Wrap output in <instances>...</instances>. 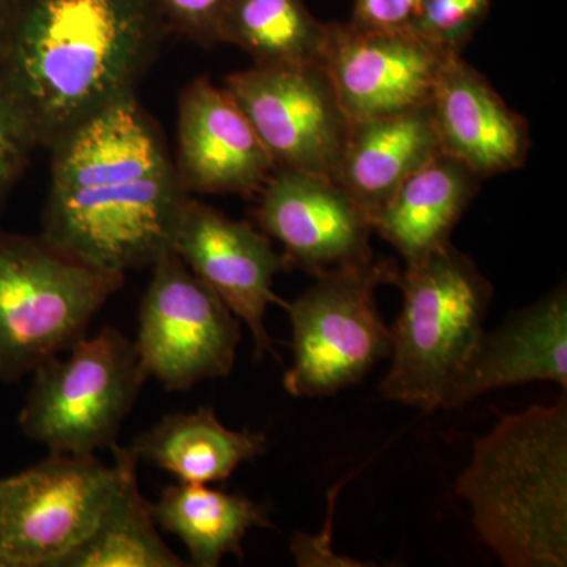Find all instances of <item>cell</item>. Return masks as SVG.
<instances>
[{"instance_id": "5bb4252c", "label": "cell", "mask_w": 567, "mask_h": 567, "mask_svg": "<svg viewBox=\"0 0 567 567\" xmlns=\"http://www.w3.org/2000/svg\"><path fill=\"white\" fill-rule=\"evenodd\" d=\"M174 164L188 194H259L276 171L234 96L207 78L182 92Z\"/></svg>"}, {"instance_id": "3957f363", "label": "cell", "mask_w": 567, "mask_h": 567, "mask_svg": "<svg viewBox=\"0 0 567 567\" xmlns=\"http://www.w3.org/2000/svg\"><path fill=\"white\" fill-rule=\"evenodd\" d=\"M457 495L507 567L567 565V402L499 416L477 436Z\"/></svg>"}, {"instance_id": "4316f807", "label": "cell", "mask_w": 567, "mask_h": 567, "mask_svg": "<svg viewBox=\"0 0 567 567\" xmlns=\"http://www.w3.org/2000/svg\"><path fill=\"white\" fill-rule=\"evenodd\" d=\"M11 0H0V40H2L3 29H6L7 18H9Z\"/></svg>"}, {"instance_id": "ffe728a7", "label": "cell", "mask_w": 567, "mask_h": 567, "mask_svg": "<svg viewBox=\"0 0 567 567\" xmlns=\"http://www.w3.org/2000/svg\"><path fill=\"white\" fill-rule=\"evenodd\" d=\"M151 511L156 527L178 537L197 567L219 566L226 555L244 559L246 535L271 525L264 505L208 484L164 487Z\"/></svg>"}, {"instance_id": "7402d4cb", "label": "cell", "mask_w": 567, "mask_h": 567, "mask_svg": "<svg viewBox=\"0 0 567 567\" xmlns=\"http://www.w3.org/2000/svg\"><path fill=\"white\" fill-rule=\"evenodd\" d=\"M328 24L312 17L303 0H233L219 43L240 48L254 66L320 65Z\"/></svg>"}, {"instance_id": "484cf974", "label": "cell", "mask_w": 567, "mask_h": 567, "mask_svg": "<svg viewBox=\"0 0 567 567\" xmlns=\"http://www.w3.org/2000/svg\"><path fill=\"white\" fill-rule=\"evenodd\" d=\"M420 0H354L350 24L364 31H413Z\"/></svg>"}, {"instance_id": "9a60e30c", "label": "cell", "mask_w": 567, "mask_h": 567, "mask_svg": "<svg viewBox=\"0 0 567 567\" xmlns=\"http://www.w3.org/2000/svg\"><path fill=\"white\" fill-rule=\"evenodd\" d=\"M429 111L442 152L480 178L511 173L527 159V122L461 54L443 63Z\"/></svg>"}, {"instance_id": "4fadbf2b", "label": "cell", "mask_w": 567, "mask_h": 567, "mask_svg": "<svg viewBox=\"0 0 567 567\" xmlns=\"http://www.w3.org/2000/svg\"><path fill=\"white\" fill-rule=\"evenodd\" d=\"M257 226L290 267L319 276L372 259L371 219L333 178L276 169L259 192Z\"/></svg>"}, {"instance_id": "ac0fdd59", "label": "cell", "mask_w": 567, "mask_h": 567, "mask_svg": "<svg viewBox=\"0 0 567 567\" xmlns=\"http://www.w3.org/2000/svg\"><path fill=\"white\" fill-rule=\"evenodd\" d=\"M477 178L456 158L440 152L395 189L372 227L405 264L416 262L450 241L475 197Z\"/></svg>"}, {"instance_id": "603a6c76", "label": "cell", "mask_w": 567, "mask_h": 567, "mask_svg": "<svg viewBox=\"0 0 567 567\" xmlns=\"http://www.w3.org/2000/svg\"><path fill=\"white\" fill-rule=\"evenodd\" d=\"M492 0H420L413 31L447 54H461L486 20Z\"/></svg>"}, {"instance_id": "277c9868", "label": "cell", "mask_w": 567, "mask_h": 567, "mask_svg": "<svg viewBox=\"0 0 567 567\" xmlns=\"http://www.w3.org/2000/svg\"><path fill=\"white\" fill-rule=\"evenodd\" d=\"M404 301L391 328V368L380 383L388 401L421 412L445 409L447 395L484 334L494 289L447 241L399 275Z\"/></svg>"}, {"instance_id": "5b68a950", "label": "cell", "mask_w": 567, "mask_h": 567, "mask_svg": "<svg viewBox=\"0 0 567 567\" xmlns=\"http://www.w3.org/2000/svg\"><path fill=\"white\" fill-rule=\"evenodd\" d=\"M123 284L125 276L89 267L41 235L0 230V382L69 352Z\"/></svg>"}, {"instance_id": "cb8c5ba5", "label": "cell", "mask_w": 567, "mask_h": 567, "mask_svg": "<svg viewBox=\"0 0 567 567\" xmlns=\"http://www.w3.org/2000/svg\"><path fill=\"white\" fill-rule=\"evenodd\" d=\"M169 33L210 48L219 43L224 17L233 0H155Z\"/></svg>"}, {"instance_id": "7a4b0ae2", "label": "cell", "mask_w": 567, "mask_h": 567, "mask_svg": "<svg viewBox=\"0 0 567 567\" xmlns=\"http://www.w3.org/2000/svg\"><path fill=\"white\" fill-rule=\"evenodd\" d=\"M169 35L155 0H11L0 92L51 148L137 84Z\"/></svg>"}, {"instance_id": "ba28073f", "label": "cell", "mask_w": 567, "mask_h": 567, "mask_svg": "<svg viewBox=\"0 0 567 567\" xmlns=\"http://www.w3.org/2000/svg\"><path fill=\"white\" fill-rule=\"evenodd\" d=\"M121 481L115 458L51 453L2 480L0 567H58L99 527Z\"/></svg>"}, {"instance_id": "2e32d148", "label": "cell", "mask_w": 567, "mask_h": 567, "mask_svg": "<svg viewBox=\"0 0 567 567\" xmlns=\"http://www.w3.org/2000/svg\"><path fill=\"white\" fill-rule=\"evenodd\" d=\"M551 382L567 388L566 287L518 312L480 344L447 395L445 410L458 409L499 388Z\"/></svg>"}, {"instance_id": "7c38bea8", "label": "cell", "mask_w": 567, "mask_h": 567, "mask_svg": "<svg viewBox=\"0 0 567 567\" xmlns=\"http://www.w3.org/2000/svg\"><path fill=\"white\" fill-rule=\"evenodd\" d=\"M447 52L415 31L328 24L320 62L350 123L429 106Z\"/></svg>"}, {"instance_id": "6da1fadb", "label": "cell", "mask_w": 567, "mask_h": 567, "mask_svg": "<svg viewBox=\"0 0 567 567\" xmlns=\"http://www.w3.org/2000/svg\"><path fill=\"white\" fill-rule=\"evenodd\" d=\"M51 152L40 234L48 244L121 276L173 251L192 194L136 96L93 115Z\"/></svg>"}, {"instance_id": "d6986e66", "label": "cell", "mask_w": 567, "mask_h": 567, "mask_svg": "<svg viewBox=\"0 0 567 567\" xmlns=\"http://www.w3.org/2000/svg\"><path fill=\"white\" fill-rule=\"evenodd\" d=\"M137 462L156 466L177 477L178 483H221L245 462L268 450L262 432L233 431L218 420L210 406L189 413H171L134 439Z\"/></svg>"}, {"instance_id": "52a82bcc", "label": "cell", "mask_w": 567, "mask_h": 567, "mask_svg": "<svg viewBox=\"0 0 567 567\" xmlns=\"http://www.w3.org/2000/svg\"><path fill=\"white\" fill-rule=\"evenodd\" d=\"M388 260L346 265L316 276L292 303H284L292 324V365L284 390L293 398H320L357 385L391 354V328L380 317L375 292L395 284Z\"/></svg>"}, {"instance_id": "d4e9b609", "label": "cell", "mask_w": 567, "mask_h": 567, "mask_svg": "<svg viewBox=\"0 0 567 567\" xmlns=\"http://www.w3.org/2000/svg\"><path fill=\"white\" fill-rule=\"evenodd\" d=\"M37 144L20 114L0 92V210L28 167Z\"/></svg>"}, {"instance_id": "9c48e42d", "label": "cell", "mask_w": 567, "mask_h": 567, "mask_svg": "<svg viewBox=\"0 0 567 567\" xmlns=\"http://www.w3.org/2000/svg\"><path fill=\"white\" fill-rule=\"evenodd\" d=\"M151 268L134 341L148 379L174 393L229 375L241 341L240 320L174 249Z\"/></svg>"}, {"instance_id": "e0dca14e", "label": "cell", "mask_w": 567, "mask_h": 567, "mask_svg": "<svg viewBox=\"0 0 567 567\" xmlns=\"http://www.w3.org/2000/svg\"><path fill=\"white\" fill-rule=\"evenodd\" d=\"M440 152L429 106L354 122L333 181L374 223L395 189Z\"/></svg>"}, {"instance_id": "8992f818", "label": "cell", "mask_w": 567, "mask_h": 567, "mask_svg": "<svg viewBox=\"0 0 567 567\" xmlns=\"http://www.w3.org/2000/svg\"><path fill=\"white\" fill-rule=\"evenodd\" d=\"M32 375L18 417L22 434L51 454L80 457L117 445L148 380L136 344L115 328L84 336L65 358H50Z\"/></svg>"}, {"instance_id": "83f0119b", "label": "cell", "mask_w": 567, "mask_h": 567, "mask_svg": "<svg viewBox=\"0 0 567 567\" xmlns=\"http://www.w3.org/2000/svg\"><path fill=\"white\" fill-rule=\"evenodd\" d=\"M0 505H2V480H0Z\"/></svg>"}, {"instance_id": "8fae6325", "label": "cell", "mask_w": 567, "mask_h": 567, "mask_svg": "<svg viewBox=\"0 0 567 567\" xmlns=\"http://www.w3.org/2000/svg\"><path fill=\"white\" fill-rule=\"evenodd\" d=\"M174 251L197 278L218 295L251 331L256 358L274 353L265 328L268 306L286 303L275 293V278L289 268L271 238L248 221H237L200 200H186Z\"/></svg>"}, {"instance_id": "44dd1931", "label": "cell", "mask_w": 567, "mask_h": 567, "mask_svg": "<svg viewBox=\"0 0 567 567\" xmlns=\"http://www.w3.org/2000/svg\"><path fill=\"white\" fill-rule=\"evenodd\" d=\"M122 470L121 487L99 527L58 567H183L186 563L164 543L151 505L141 495L137 458L128 446L112 447Z\"/></svg>"}, {"instance_id": "30bf717a", "label": "cell", "mask_w": 567, "mask_h": 567, "mask_svg": "<svg viewBox=\"0 0 567 567\" xmlns=\"http://www.w3.org/2000/svg\"><path fill=\"white\" fill-rule=\"evenodd\" d=\"M224 89L276 169L334 178L352 123L322 66H252L227 76Z\"/></svg>"}]
</instances>
